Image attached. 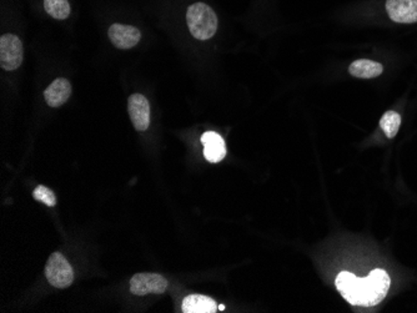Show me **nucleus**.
Listing matches in <instances>:
<instances>
[{"label": "nucleus", "mask_w": 417, "mask_h": 313, "mask_svg": "<svg viewBox=\"0 0 417 313\" xmlns=\"http://www.w3.org/2000/svg\"><path fill=\"white\" fill-rule=\"evenodd\" d=\"M341 296L353 306L374 307L388 296L391 279L386 271L376 268L367 277H356L353 273L344 271L335 281Z\"/></svg>", "instance_id": "obj_1"}, {"label": "nucleus", "mask_w": 417, "mask_h": 313, "mask_svg": "<svg viewBox=\"0 0 417 313\" xmlns=\"http://www.w3.org/2000/svg\"><path fill=\"white\" fill-rule=\"evenodd\" d=\"M188 27L197 41H208L218 30V17L205 3H195L186 12Z\"/></svg>", "instance_id": "obj_2"}, {"label": "nucleus", "mask_w": 417, "mask_h": 313, "mask_svg": "<svg viewBox=\"0 0 417 313\" xmlns=\"http://www.w3.org/2000/svg\"><path fill=\"white\" fill-rule=\"evenodd\" d=\"M48 282L57 289H66L74 281V272L69 262L60 252H54L45 266Z\"/></svg>", "instance_id": "obj_3"}, {"label": "nucleus", "mask_w": 417, "mask_h": 313, "mask_svg": "<svg viewBox=\"0 0 417 313\" xmlns=\"http://www.w3.org/2000/svg\"><path fill=\"white\" fill-rule=\"evenodd\" d=\"M23 63V44L17 35L4 34L0 38V65L6 71L17 70Z\"/></svg>", "instance_id": "obj_4"}, {"label": "nucleus", "mask_w": 417, "mask_h": 313, "mask_svg": "<svg viewBox=\"0 0 417 313\" xmlns=\"http://www.w3.org/2000/svg\"><path fill=\"white\" fill-rule=\"evenodd\" d=\"M168 289V279L159 273H136L130 279V292L136 296H145L149 293L162 295Z\"/></svg>", "instance_id": "obj_5"}, {"label": "nucleus", "mask_w": 417, "mask_h": 313, "mask_svg": "<svg viewBox=\"0 0 417 313\" xmlns=\"http://www.w3.org/2000/svg\"><path fill=\"white\" fill-rule=\"evenodd\" d=\"M128 111L134 128L145 131L150 125V106L149 101L141 94H133L128 100Z\"/></svg>", "instance_id": "obj_6"}, {"label": "nucleus", "mask_w": 417, "mask_h": 313, "mask_svg": "<svg viewBox=\"0 0 417 313\" xmlns=\"http://www.w3.org/2000/svg\"><path fill=\"white\" fill-rule=\"evenodd\" d=\"M386 10L395 23H417V0H388Z\"/></svg>", "instance_id": "obj_7"}, {"label": "nucleus", "mask_w": 417, "mask_h": 313, "mask_svg": "<svg viewBox=\"0 0 417 313\" xmlns=\"http://www.w3.org/2000/svg\"><path fill=\"white\" fill-rule=\"evenodd\" d=\"M108 34H109L111 43L118 49H132L141 39V33L139 29L130 27V25H124V24H113Z\"/></svg>", "instance_id": "obj_8"}, {"label": "nucleus", "mask_w": 417, "mask_h": 313, "mask_svg": "<svg viewBox=\"0 0 417 313\" xmlns=\"http://www.w3.org/2000/svg\"><path fill=\"white\" fill-rule=\"evenodd\" d=\"M204 145V156L208 163H220L226 156L225 141L220 135L214 131H206L202 136Z\"/></svg>", "instance_id": "obj_9"}, {"label": "nucleus", "mask_w": 417, "mask_h": 313, "mask_svg": "<svg viewBox=\"0 0 417 313\" xmlns=\"http://www.w3.org/2000/svg\"><path fill=\"white\" fill-rule=\"evenodd\" d=\"M71 95V85L64 78H59L47 87L44 98L49 106L59 108L65 104Z\"/></svg>", "instance_id": "obj_10"}, {"label": "nucleus", "mask_w": 417, "mask_h": 313, "mask_svg": "<svg viewBox=\"0 0 417 313\" xmlns=\"http://www.w3.org/2000/svg\"><path fill=\"white\" fill-rule=\"evenodd\" d=\"M183 312L185 313H215L218 312L216 302L203 295H190L183 301Z\"/></svg>", "instance_id": "obj_11"}, {"label": "nucleus", "mask_w": 417, "mask_h": 313, "mask_svg": "<svg viewBox=\"0 0 417 313\" xmlns=\"http://www.w3.org/2000/svg\"><path fill=\"white\" fill-rule=\"evenodd\" d=\"M383 71V65L374 60L360 59L355 60L348 68V73L359 79H374L381 75Z\"/></svg>", "instance_id": "obj_12"}, {"label": "nucleus", "mask_w": 417, "mask_h": 313, "mask_svg": "<svg viewBox=\"0 0 417 313\" xmlns=\"http://www.w3.org/2000/svg\"><path fill=\"white\" fill-rule=\"evenodd\" d=\"M401 126V115L396 111H386L380 120V128L388 136V139H394L399 133Z\"/></svg>", "instance_id": "obj_13"}, {"label": "nucleus", "mask_w": 417, "mask_h": 313, "mask_svg": "<svg viewBox=\"0 0 417 313\" xmlns=\"http://www.w3.org/2000/svg\"><path fill=\"white\" fill-rule=\"evenodd\" d=\"M45 12L58 20H64L69 17L70 6L68 0H44Z\"/></svg>", "instance_id": "obj_14"}, {"label": "nucleus", "mask_w": 417, "mask_h": 313, "mask_svg": "<svg viewBox=\"0 0 417 313\" xmlns=\"http://www.w3.org/2000/svg\"><path fill=\"white\" fill-rule=\"evenodd\" d=\"M33 198L39 203H45L49 208H54L57 205V198L54 192L45 186H38L33 192Z\"/></svg>", "instance_id": "obj_15"}, {"label": "nucleus", "mask_w": 417, "mask_h": 313, "mask_svg": "<svg viewBox=\"0 0 417 313\" xmlns=\"http://www.w3.org/2000/svg\"><path fill=\"white\" fill-rule=\"evenodd\" d=\"M224 308H225V306H224V305H220V306H219V310H220V311H222Z\"/></svg>", "instance_id": "obj_16"}]
</instances>
